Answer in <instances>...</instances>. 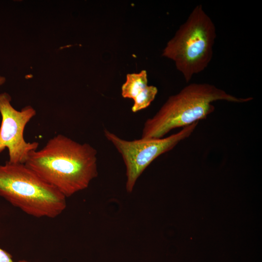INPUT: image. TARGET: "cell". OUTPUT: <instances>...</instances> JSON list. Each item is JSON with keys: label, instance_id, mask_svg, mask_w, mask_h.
Masks as SVG:
<instances>
[{"label": "cell", "instance_id": "cell-1", "mask_svg": "<svg viewBox=\"0 0 262 262\" xmlns=\"http://www.w3.org/2000/svg\"><path fill=\"white\" fill-rule=\"evenodd\" d=\"M97 155L89 144L59 134L32 151L25 164L68 197L87 188L98 176Z\"/></svg>", "mask_w": 262, "mask_h": 262}, {"label": "cell", "instance_id": "cell-2", "mask_svg": "<svg viewBox=\"0 0 262 262\" xmlns=\"http://www.w3.org/2000/svg\"><path fill=\"white\" fill-rule=\"evenodd\" d=\"M252 99V97H236L210 83L189 84L170 96L156 114L146 120L141 138H162L173 129L206 118L214 110V101L244 103Z\"/></svg>", "mask_w": 262, "mask_h": 262}, {"label": "cell", "instance_id": "cell-3", "mask_svg": "<svg viewBox=\"0 0 262 262\" xmlns=\"http://www.w3.org/2000/svg\"><path fill=\"white\" fill-rule=\"evenodd\" d=\"M0 196L36 217H56L66 206V197L25 164L0 165Z\"/></svg>", "mask_w": 262, "mask_h": 262}, {"label": "cell", "instance_id": "cell-4", "mask_svg": "<svg viewBox=\"0 0 262 262\" xmlns=\"http://www.w3.org/2000/svg\"><path fill=\"white\" fill-rule=\"evenodd\" d=\"M216 37L213 22L202 6L197 5L167 43L162 56L174 62L188 82L210 64Z\"/></svg>", "mask_w": 262, "mask_h": 262}, {"label": "cell", "instance_id": "cell-5", "mask_svg": "<svg viewBox=\"0 0 262 262\" xmlns=\"http://www.w3.org/2000/svg\"><path fill=\"white\" fill-rule=\"evenodd\" d=\"M198 122L182 128L180 131L165 138L128 141L108 130L104 136L121 154L126 166V190L131 193L135 183L145 169L157 157L173 149L182 140L191 135Z\"/></svg>", "mask_w": 262, "mask_h": 262}, {"label": "cell", "instance_id": "cell-6", "mask_svg": "<svg viewBox=\"0 0 262 262\" xmlns=\"http://www.w3.org/2000/svg\"><path fill=\"white\" fill-rule=\"evenodd\" d=\"M11 99L8 93H0V153L7 148L8 162L25 164L30 153L37 149L39 146L37 142H26L23 136L26 125L36 112L30 105L17 111L11 105Z\"/></svg>", "mask_w": 262, "mask_h": 262}, {"label": "cell", "instance_id": "cell-7", "mask_svg": "<svg viewBox=\"0 0 262 262\" xmlns=\"http://www.w3.org/2000/svg\"><path fill=\"white\" fill-rule=\"evenodd\" d=\"M147 85V73L145 70L138 73L128 74L121 87L124 98H133Z\"/></svg>", "mask_w": 262, "mask_h": 262}, {"label": "cell", "instance_id": "cell-8", "mask_svg": "<svg viewBox=\"0 0 262 262\" xmlns=\"http://www.w3.org/2000/svg\"><path fill=\"white\" fill-rule=\"evenodd\" d=\"M157 92L156 87L147 85L133 98L131 111L136 113L147 108L154 99Z\"/></svg>", "mask_w": 262, "mask_h": 262}, {"label": "cell", "instance_id": "cell-9", "mask_svg": "<svg viewBox=\"0 0 262 262\" xmlns=\"http://www.w3.org/2000/svg\"><path fill=\"white\" fill-rule=\"evenodd\" d=\"M0 262H14L12 255L0 247Z\"/></svg>", "mask_w": 262, "mask_h": 262}, {"label": "cell", "instance_id": "cell-10", "mask_svg": "<svg viewBox=\"0 0 262 262\" xmlns=\"http://www.w3.org/2000/svg\"><path fill=\"white\" fill-rule=\"evenodd\" d=\"M5 81V78L2 76L0 75V86L4 84Z\"/></svg>", "mask_w": 262, "mask_h": 262}, {"label": "cell", "instance_id": "cell-11", "mask_svg": "<svg viewBox=\"0 0 262 262\" xmlns=\"http://www.w3.org/2000/svg\"><path fill=\"white\" fill-rule=\"evenodd\" d=\"M18 262H27L26 261H25V260H22V261H19Z\"/></svg>", "mask_w": 262, "mask_h": 262}]
</instances>
